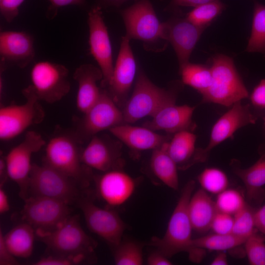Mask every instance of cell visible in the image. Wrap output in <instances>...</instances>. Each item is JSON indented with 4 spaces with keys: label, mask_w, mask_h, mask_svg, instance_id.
Returning <instances> with one entry per match:
<instances>
[{
    "label": "cell",
    "mask_w": 265,
    "mask_h": 265,
    "mask_svg": "<svg viewBox=\"0 0 265 265\" xmlns=\"http://www.w3.org/2000/svg\"><path fill=\"white\" fill-rule=\"evenodd\" d=\"M183 84L176 81L167 88L159 87L139 69L132 93L122 110L125 122L131 124L147 116L152 117L164 106L176 103Z\"/></svg>",
    "instance_id": "1"
},
{
    "label": "cell",
    "mask_w": 265,
    "mask_h": 265,
    "mask_svg": "<svg viewBox=\"0 0 265 265\" xmlns=\"http://www.w3.org/2000/svg\"><path fill=\"white\" fill-rule=\"evenodd\" d=\"M195 186L193 180L189 181L185 185L164 236L162 238L154 237L149 243L168 258L181 252L188 253L191 250L193 229L188 215V205Z\"/></svg>",
    "instance_id": "2"
},
{
    "label": "cell",
    "mask_w": 265,
    "mask_h": 265,
    "mask_svg": "<svg viewBox=\"0 0 265 265\" xmlns=\"http://www.w3.org/2000/svg\"><path fill=\"white\" fill-rule=\"evenodd\" d=\"M211 85L202 95L204 103L226 106L247 98L249 93L232 58L217 54L212 58Z\"/></svg>",
    "instance_id": "3"
},
{
    "label": "cell",
    "mask_w": 265,
    "mask_h": 265,
    "mask_svg": "<svg viewBox=\"0 0 265 265\" xmlns=\"http://www.w3.org/2000/svg\"><path fill=\"white\" fill-rule=\"evenodd\" d=\"M126 29L125 35L130 40L143 42L145 49L159 52L160 45L166 41L164 37L163 23L159 21L149 0H139L121 12Z\"/></svg>",
    "instance_id": "4"
},
{
    "label": "cell",
    "mask_w": 265,
    "mask_h": 265,
    "mask_svg": "<svg viewBox=\"0 0 265 265\" xmlns=\"http://www.w3.org/2000/svg\"><path fill=\"white\" fill-rule=\"evenodd\" d=\"M38 238L55 254L63 255L92 253L96 242L81 227L78 215H71L50 231L36 230Z\"/></svg>",
    "instance_id": "5"
},
{
    "label": "cell",
    "mask_w": 265,
    "mask_h": 265,
    "mask_svg": "<svg viewBox=\"0 0 265 265\" xmlns=\"http://www.w3.org/2000/svg\"><path fill=\"white\" fill-rule=\"evenodd\" d=\"M26 101L21 105H10L0 109V138L12 139L30 126L39 124L45 114L35 91L30 84L22 90Z\"/></svg>",
    "instance_id": "6"
},
{
    "label": "cell",
    "mask_w": 265,
    "mask_h": 265,
    "mask_svg": "<svg viewBox=\"0 0 265 265\" xmlns=\"http://www.w3.org/2000/svg\"><path fill=\"white\" fill-rule=\"evenodd\" d=\"M81 152L73 139L60 134L52 137L45 148V164L85 186L90 179L89 171L83 167Z\"/></svg>",
    "instance_id": "7"
},
{
    "label": "cell",
    "mask_w": 265,
    "mask_h": 265,
    "mask_svg": "<svg viewBox=\"0 0 265 265\" xmlns=\"http://www.w3.org/2000/svg\"><path fill=\"white\" fill-rule=\"evenodd\" d=\"M77 185L71 178L45 164H34L30 174L28 197H47L71 205L80 196Z\"/></svg>",
    "instance_id": "8"
},
{
    "label": "cell",
    "mask_w": 265,
    "mask_h": 265,
    "mask_svg": "<svg viewBox=\"0 0 265 265\" xmlns=\"http://www.w3.org/2000/svg\"><path fill=\"white\" fill-rule=\"evenodd\" d=\"M45 145L39 133L27 132L23 141L10 150L4 158L8 177L18 185L20 196L25 200L28 197L30 174L33 164L32 155Z\"/></svg>",
    "instance_id": "9"
},
{
    "label": "cell",
    "mask_w": 265,
    "mask_h": 265,
    "mask_svg": "<svg viewBox=\"0 0 265 265\" xmlns=\"http://www.w3.org/2000/svg\"><path fill=\"white\" fill-rule=\"evenodd\" d=\"M88 229L105 240L112 248L121 241L127 225L115 211L96 205L88 197H80L77 201Z\"/></svg>",
    "instance_id": "10"
},
{
    "label": "cell",
    "mask_w": 265,
    "mask_h": 265,
    "mask_svg": "<svg viewBox=\"0 0 265 265\" xmlns=\"http://www.w3.org/2000/svg\"><path fill=\"white\" fill-rule=\"evenodd\" d=\"M68 69L64 65L41 61L35 63L30 74L31 84L39 100L53 103L70 90Z\"/></svg>",
    "instance_id": "11"
},
{
    "label": "cell",
    "mask_w": 265,
    "mask_h": 265,
    "mask_svg": "<svg viewBox=\"0 0 265 265\" xmlns=\"http://www.w3.org/2000/svg\"><path fill=\"white\" fill-rule=\"evenodd\" d=\"M25 201L22 219L35 230H52L71 215L70 205L58 199L29 196Z\"/></svg>",
    "instance_id": "12"
},
{
    "label": "cell",
    "mask_w": 265,
    "mask_h": 265,
    "mask_svg": "<svg viewBox=\"0 0 265 265\" xmlns=\"http://www.w3.org/2000/svg\"><path fill=\"white\" fill-rule=\"evenodd\" d=\"M87 23L90 53L103 73L101 85L105 87L108 86L111 80L114 65L111 44L100 6H95L90 9L88 14Z\"/></svg>",
    "instance_id": "13"
},
{
    "label": "cell",
    "mask_w": 265,
    "mask_h": 265,
    "mask_svg": "<svg viewBox=\"0 0 265 265\" xmlns=\"http://www.w3.org/2000/svg\"><path fill=\"white\" fill-rule=\"evenodd\" d=\"M130 41L125 35L122 37L112 78L107 86L108 93L115 103L123 107L128 99L136 71V64Z\"/></svg>",
    "instance_id": "14"
},
{
    "label": "cell",
    "mask_w": 265,
    "mask_h": 265,
    "mask_svg": "<svg viewBox=\"0 0 265 265\" xmlns=\"http://www.w3.org/2000/svg\"><path fill=\"white\" fill-rule=\"evenodd\" d=\"M165 40L172 45L177 56L179 67L189 58L205 28L197 26L186 17H174L163 23Z\"/></svg>",
    "instance_id": "15"
},
{
    "label": "cell",
    "mask_w": 265,
    "mask_h": 265,
    "mask_svg": "<svg viewBox=\"0 0 265 265\" xmlns=\"http://www.w3.org/2000/svg\"><path fill=\"white\" fill-rule=\"evenodd\" d=\"M84 114L81 128L91 137L100 132L126 124L122 110L106 90L101 91L97 102Z\"/></svg>",
    "instance_id": "16"
},
{
    "label": "cell",
    "mask_w": 265,
    "mask_h": 265,
    "mask_svg": "<svg viewBox=\"0 0 265 265\" xmlns=\"http://www.w3.org/2000/svg\"><path fill=\"white\" fill-rule=\"evenodd\" d=\"M121 150L120 142L108 141L95 135L81 152V160L87 167L103 172L122 169L124 160Z\"/></svg>",
    "instance_id": "17"
},
{
    "label": "cell",
    "mask_w": 265,
    "mask_h": 265,
    "mask_svg": "<svg viewBox=\"0 0 265 265\" xmlns=\"http://www.w3.org/2000/svg\"><path fill=\"white\" fill-rule=\"evenodd\" d=\"M97 192L109 207H116L126 203L134 193L136 181L122 169L104 172L95 179Z\"/></svg>",
    "instance_id": "18"
},
{
    "label": "cell",
    "mask_w": 265,
    "mask_h": 265,
    "mask_svg": "<svg viewBox=\"0 0 265 265\" xmlns=\"http://www.w3.org/2000/svg\"><path fill=\"white\" fill-rule=\"evenodd\" d=\"M257 118L250 111L249 105L237 102L215 122L212 127L210 141L204 152L209 156L212 149L233 134L238 129L248 124H254Z\"/></svg>",
    "instance_id": "19"
},
{
    "label": "cell",
    "mask_w": 265,
    "mask_h": 265,
    "mask_svg": "<svg viewBox=\"0 0 265 265\" xmlns=\"http://www.w3.org/2000/svg\"><path fill=\"white\" fill-rule=\"evenodd\" d=\"M167 105L156 113L143 126L153 131H164L169 134L183 131L193 132L196 125L192 120L195 106Z\"/></svg>",
    "instance_id": "20"
},
{
    "label": "cell",
    "mask_w": 265,
    "mask_h": 265,
    "mask_svg": "<svg viewBox=\"0 0 265 265\" xmlns=\"http://www.w3.org/2000/svg\"><path fill=\"white\" fill-rule=\"evenodd\" d=\"M0 55L2 61H7L21 68L26 67L34 58L33 37L24 31H1Z\"/></svg>",
    "instance_id": "21"
},
{
    "label": "cell",
    "mask_w": 265,
    "mask_h": 265,
    "mask_svg": "<svg viewBox=\"0 0 265 265\" xmlns=\"http://www.w3.org/2000/svg\"><path fill=\"white\" fill-rule=\"evenodd\" d=\"M196 135L193 132H178L167 143V151L178 169L185 170L192 165L205 161L208 156L204 149L195 146Z\"/></svg>",
    "instance_id": "22"
},
{
    "label": "cell",
    "mask_w": 265,
    "mask_h": 265,
    "mask_svg": "<svg viewBox=\"0 0 265 265\" xmlns=\"http://www.w3.org/2000/svg\"><path fill=\"white\" fill-rule=\"evenodd\" d=\"M108 131L135 151L153 150L169 141L172 137L169 134L162 135L144 126H133L126 123L115 126Z\"/></svg>",
    "instance_id": "23"
},
{
    "label": "cell",
    "mask_w": 265,
    "mask_h": 265,
    "mask_svg": "<svg viewBox=\"0 0 265 265\" xmlns=\"http://www.w3.org/2000/svg\"><path fill=\"white\" fill-rule=\"evenodd\" d=\"M73 78L78 84L77 107L85 113L100 96L101 91L97 82L102 80L103 73L99 68L90 64H84L76 69Z\"/></svg>",
    "instance_id": "24"
},
{
    "label": "cell",
    "mask_w": 265,
    "mask_h": 265,
    "mask_svg": "<svg viewBox=\"0 0 265 265\" xmlns=\"http://www.w3.org/2000/svg\"><path fill=\"white\" fill-rule=\"evenodd\" d=\"M231 164L234 172L244 184L248 202L254 206L261 204L265 197V152L249 168H241L235 160Z\"/></svg>",
    "instance_id": "25"
},
{
    "label": "cell",
    "mask_w": 265,
    "mask_h": 265,
    "mask_svg": "<svg viewBox=\"0 0 265 265\" xmlns=\"http://www.w3.org/2000/svg\"><path fill=\"white\" fill-rule=\"evenodd\" d=\"M218 212L215 204L203 189L192 195L188 205V212L193 230L204 233L211 229L212 220Z\"/></svg>",
    "instance_id": "26"
},
{
    "label": "cell",
    "mask_w": 265,
    "mask_h": 265,
    "mask_svg": "<svg viewBox=\"0 0 265 265\" xmlns=\"http://www.w3.org/2000/svg\"><path fill=\"white\" fill-rule=\"evenodd\" d=\"M168 142L153 150L150 167L157 178L169 188L176 190L179 188L178 168L168 153Z\"/></svg>",
    "instance_id": "27"
},
{
    "label": "cell",
    "mask_w": 265,
    "mask_h": 265,
    "mask_svg": "<svg viewBox=\"0 0 265 265\" xmlns=\"http://www.w3.org/2000/svg\"><path fill=\"white\" fill-rule=\"evenodd\" d=\"M36 230L29 224L24 222L3 235L5 244L16 258H27L33 252Z\"/></svg>",
    "instance_id": "28"
},
{
    "label": "cell",
    "mask_w": 265,
    "mask_h": 265,
    "mask_svg": "<svg viewBox=\"0 0 265 265\" xmlns=\"http://www.w3.org/2000/svg\"><path fill=\"white\" fill-rule=\"evenodd\" d=\"M247 239L237 236L232 233L228 234H214L192 239L190 256L196 248L211 251H224L238 247L244 244Z\"/></svg>",
    "instance_id": "29"
},
{
    "label": "cell",
    "mask_w": 265,
    "mask_h": 265,
    "mask_svg": "<svg viewBox=\"0 0 265 265\" xmlns=\"http://www.w3.org/2000/svg\"><path fill=\"white\" fill-rule=\"evenodd\" d=\"M179 71L183 84L190 86L202 95L211 85V69L205 65L188 62L179 67Z\"/></svg>",
    "instance_id": "30"
},
{
    "label": "cell",
    "mask_w": 265,
    "mask_h": 265,
    "mask_svg": "<svg viewBox=\"0 0 265 265\" xmlns=\"http://www.w3.org/2000/svg\"><path fill=\"white\" fill-rule=\"evenodd\" d=\"M246 51L265 53V5L255 2L250 36Z\"/></svg>",
    "instance_id": "31"
},
{
    "label": "cell",
    "mask_w": 265,
    "mask_h": 265,
    "mask_svg": "<svg viewBox=\"0 0 265 265\" xmlns=\"http://www.w3.org/2000/svg\"><path fill=\"white\" fill-rule=\"evenodd\" d=\"M143 246L132 239H122L114 249L113 259L117 265H141L143 263Z\"/></svg>",
    "instance_id": "32"
},
{
    "label": "cell",
    "mask_w": 265,
    "mask_h": 265,
    "mask_svg": "<svg viewBox=\"0 0 265 265\" xmlns=\"http://www.w3.org/2000/svg\"><path fill=\"white\" fill-rule=\"evenodd\" d=\"M225 8L224 3L215 0L194 7L187 14L186 18L195 25L205 28Z\"/></svg>",
    "instance_id": "33"
},
{
    "label": "cell",
    "mask_w": 265,
    "mask_h": 265,
    "mask_svg": "<svg viewBox=\"0 0 265 265\" xmlns=\"http://www.w3.org/2000/svg\"><path fill=\"white\" fill-rule=\"evenodd\" d=\"M202 189L206 192L218 194L228 186V177L224 171L214 167L205 169L197 177Z\"/></svg>",
    "instance_id": "34"
},
{
    "label": "cell",
    "mask_w": 265,
    "mask_h": 265,
    "mask_svg": "<svg viewBox=\"0 0 265 265\" xmlns=\"http://www.w3.org/2000/svg\"><path fill=\"white\" fill-rule=\"evenodd\" d=\"M256 209L246 203L244 207L234 216L232 234L247 239L258 232L255 226V212Z\"/></svg>",
    "instance_id": "35"
},
{
    "label": "cell",
    "mask_w": 265,
    "mask_h": 265,
    "mask_svg": "<svg viewBox=\"0 0 265 265\" xmlns=\"http://www.w3.org/2000/svg\"><path fill=\"white\" fill-rule=\"evenodd\" d=\"M215 202L218 212L231 215H235L246 204L242 195L234 189H226L217 194Z\"/></svg>",
    "instance_id": "36"
},
{
    "label": "cell",
    "mask_w": 265,
    "mask_h": 265,
    "mask_svg": "<svg viewBox=\"0 0 265 265\" xmlns=\"http://www.w3.org/2000/svg\"><path fill=\"white\" fill-rule=\"evenodd\" d=\"M244 250L251 265H265V237L257 232L244 243Z\"/></svg>",
    "instance_id": "37"
},
{
    "label": "cell",
    "mask_w": 265,
    "mask_h": 265,
    "mask_svg": "<svg viewBox=\"0 0 265 265\" xmlns=\"http://www.w3.org/2000/svg\"><path fill=\"white\" fill-rule=\"evenodd\" d=\"M86 255H63L56 254L40 259L33 264L35 265H71L81 263L86 258Z\"/></svg>",
    "instance_id": "38"
},
{
    "label": "cell",
    "mask_w": 265,
    "mask_h": 265,
    "mask_svg": "<svg viewBox=\"0 0 265 265\" xmlns=\"http://www.w3.org/2000/svg\"><path fill=\"white\" fill-rule=\"evenodd\" d=\"M234 224L232 215L218 212L212 222L211 229L218 234H228L232 233Z\"/></svg>",
    "instance_id": "39"
},
{
    "label": "cell",
    "mask_w": 265,
    "mask_h": 265,
    "mask_svg": "<svg viewBox=\"0 0 265 265\" xmlns=\"http://www.w3.org/2000/svg\"><path fill=\"white\" fill-rule=\"evenodd\" d=\"M25 0H0V12L4 20L12 22L19 14V8Z\"/></svg>",
    "instance_id": "40"
},
{
    "label": "cell",
    "mask_w": 265,
    "mask_h": 265,
    "mask_svg": "<svg viewBox=\"0 0 265 265\" xmlns=\"http://www.w3.org/2000/svg\"><path fill=\"white\" fill-rule=\"evenodd\" d=\"M250 100L256 107L265 108V79L261 80L254 88L250 95Z\"/></svg>",
    "instance_id": "41"
},
{
    "label": "cell",
    "mask_w": 265,
    "mask_h": 265,
    "mask_svg": "<svg viewBox=\"0 0 265 265\" xmlns=\"http://www.w3.org/2000/svg\"><path fill=\"white\" fill-rule=\"evenodd\" d=\"M51 6L48 10L47 17L49 19H53L56 15L58 9L60 7L69 5H83L85 0H48Z\"/></svg>",
    "instance_id": "42"
},
{
    "label": "cell",
    "mask_w": 265,
    "mask_h": 265,
    "mask_svg": "<svg viewBox=\"0 0 265 265\" xmlns=\"http://www.w3.org/2000/svg\"><path fill=\"white\" fill-rule=\"evenodd\" d=\"M3 234L0 231V265H17L19 263L7 247Z\"/></svg>",
    "instance_id": "43"
},
{
    "label": "cell",
    "mask_w": 265,
    "mask_h": 265,
    "mask_svg": "<svg viewBox=\"0 0 265 265\" xmlns=\"http://www.w3.org/2000/svg\"><path fill=\"white\" fill-rule=\"evenodd\" d=\"M169 259L160 252L156 250L149 255L147 263L149 265H171L172 263Z\"/></svg>",
    "instance_id": "44"
},
{
    "label": "cell",
    "mask_w": 265,
    "mask_h": 265,
    "mask_svg": "<svg viewBox=\"0 0 265 265\" xmlns=\"http://www.w3.org/2000/svg\"><path fill=\"white\" fill-rule=\"evenodd\" d=\"M255 222L258 232L265 237V204L256 209Z\"/></svg>",
    "instance_id": "45"
},
{
    "label": "cell",
    "mask_w": 265,
    "mask_h": 265,
    "mask_svg": "<svg viewBox=\"0 0 265 265\" xmlns=\"http://www.w3.org/2000/svg\"><path fill=\"white\" fill-rule=\"evenodd\" d=\"M218 0H172V4L174 6L196 7L202 4Z\"/></svg>",
    "instance_id": "46"
},
{
    "label": "cell",
    "mask_w": 265,
    "mask_h": 265,
    "mask_svg": "<svg viewBox=\"0 0 265 265\" xmlns=\"http://www.w3.org/2000/svg\"><path fill=\"white\" fill-rule=\"evenodd\" d=\"M10 209L8 196L2 187H0V213L7 212Z\"/></svg>",
    "instance_id": "47"
},
{
    "label": "cell",
    "mask_w": 265,
    "mask_h": 265,
    "mask_svg": "<svg viewBox=\"0 0 265 265\" xmlns=\"http://www.w3.org/2000/svg\"><path fill=\"white\" fill-rule=\"evenodd\" d=\"M8 177L6 163L4 158L0 159V186L2 187L6 179Z\"/></svg>",
    "instance_id": "48"
},
{
    "label": "cell",
    "mask_w": 265,
    "mask_h": 265,
    "mask_svg": "<svg viewBox=\"0 0 265 265\" xmlns=\"http://www.w3.org/2000/svg\"><path fill=\"white\" fill-rule=\"evenodd\" d=\"M212 265H228L226 254L224 252L219 253L211 262Z\"/></svg>",
    "instance_id": "49"
},
{
    "label": "cell",
    "mask_w": 265,
    "mask_h": 265,
    "mask_svg": "<svg viewBox=\"0 0 265 265\" xmlns=\"http://www.w3.org/2000/svg\"><path fill=\"white\" fill-rule=\"evenodd\" d=\"M128 0H101L102 3L106 6H118Z\"/></svg>",
    "instance_id": "50"
}]
</instances>
